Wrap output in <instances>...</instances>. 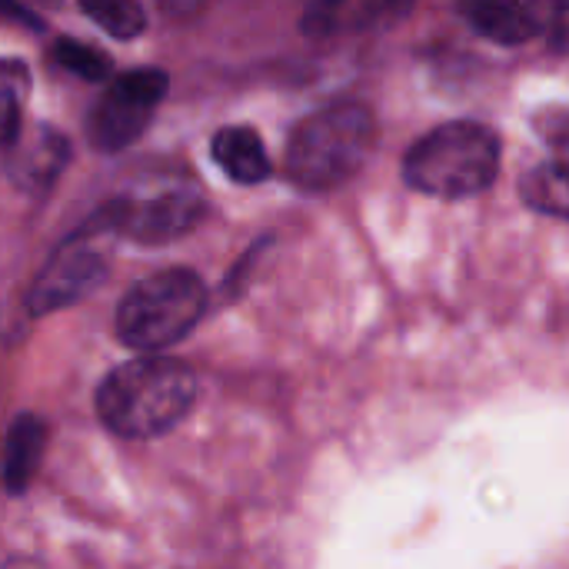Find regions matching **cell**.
Instances as JSON below:
<instances>
[{
  "mask_svg": "<svg viewBox=\"0 0 569 569\" xmlns=\"http://www.w3.org/2000/svg\"><path fill=\"white\" fill-rule=\"evenodd\" d=\"M197 400V377L173 357H133L110 370L97 387L103 427L127 440H153L173 430Z\"/></svg>",
  "mask_w": 569,
  "mask_h": 569,
  "instance_id": "6da1fadb",
  "label": "cell"
},
{
  "mask_svg": "<svg viewBox=\"0 0 569 569\" xmlns=\"http://www.w3.org/2000/svg\"><path fill=\"white\" fill-rule=\"evenodd\" d=\"M373 143L377 117L367 103H330L293 127L287 140V173L300 190H337L360 173Z\"/></svg>",
  "mask_w": 569,
  "mask_h": 569,
  "instance_id": "7a4b0ae2",
  "label": "cell"
},
{
  "mask_svg": "<svg viewBox=\"0 0 569 569\" xmlns=\"http://www.w3.org/2000/svg\"><path fill=\"white\" fill-rule=\"evenodd\" d=\"M500 170V137L477 120H450L420 137L403 157V180L430 197L483 193Z\"/></svg>",
  "mask_w": 569,
  "mask_h": 569,
  "instance_id": "3957f363",
  "label": "cell"
},
{
  "mask_svg": "<svg viewBox=\"0 0 569 569\" xmlns=\"http://www.w3.org/2000/svg\"><path fill=\"white\" fill-rule=\"evenodd\" d=\"M207 297V283L193 270H160L130 287L120 300L113 317L117 340L137 353H160L203 320Z\"/></svg>",
  "mask_w": 569,
  "mask_h": 569,
  "instance_id": "277c9868",
  "label": "cell"
},
{
  "mask_svg": "<svg viewBox=\"0 0 569 569\" xmlns=\"http://www.w3.org/2000/svg\"><path fill=\"white\" fill-rule=\"evenodd\" d=\"M203 217V197L193 190H167L147 200H110L100 207L87 227L77 233L93 237V233H120L137 243H170L190 233Z\"/></svg>",
  "mask_w": 569,
  "mask_h": 569,
  "instance_id": "5b68a950",
  "label": "cell"
},
{
  "mask_svg": "<svg viewBox=\"0 0 569 569\" xmlns=\"http://www.w3.org/2000/svg\"><path fill=\"white\" fill-rule=\"evenodd\" d=\"M167 93L163 70H130L110 80L103 97L93 103L87 120V137L97 150L113 153L130 147L153 120L160 100Z\"/></svg>",
  "mask_w": 569,
  "mask_h": 569,
  "instance_id": "8992f818",
  "label": "cell"
},
{
  "mask_svg": "<svg viewBox=\"0 0 569 569\" xmlns=\"http://www.w3.org/2000/svg\"><path fill=\"white\" fill-rule=\"evenodd\" d=\"M107 277V257L83 237L73 233L37 273L30 293H27V310L33 317H47L60 307H73L87 293H93Z\"/></svg>",
  "mask_w": 569,
  "mask_h": 569,
  "instance_id": "52a82bcc",
  "label": "cell"
},
{
  "mask_svg": "<svg viewBox=\"0 0 569 569\" xmlns=\"http://www.w3.org/2000/svg\"><path fill=\"white\" fill-rule=\"evenodd\" d=\"M413 3L417 0H317L303 13L300 30L317 40L390 30L413 13Z\"/></svg>",
  "mask_w": 569,
  "mask_h": 569,
  "instance_id": "ba28073f",
  "label": "cell"
},
{
  "mask_svg": "<svg viewBox=\"0 0 569 569\" xmlns=\"http://www.w3.org/2000/svg\"><path fill=\"white\" fill-rule=\"evenodd\" d=\"M7 147H10L7 170H10L13 183L30 193L47 190L70 160L67 137L57 133L50 123H33V127L20 123V130L13 133V140Z\"/></svg>",
  "mask_w": 569,
  "mask_h": 569,
  "instance_id": "9c48e42d",
  "label": "cell"
},
{
  "mask_svg": "<svg viewBox=\"0 0 569 569\" xmlns=\"http://www.w3.org/2000/svg\"><path fill=\"white\" fill-rule=\"evenodd\" d=\"M213 163L233 180V183H263L273 173V163L267 157V147L257 130L250 127H223L210 140Z\"/></svg>",
  "mask_w": 569,
  "mask_h": 569,
  "instance_id": "30bf717a",
  "label": "cell"
},
{
  "mask_svg": "<svg viewBox=\"0 0 569 569\" xmlns=\"http://www.w3.org/2000/svg\"><path fill=\"white\" fill-rule=\"evenodd\" d=\"M43 447H47V423L37 413H20L10 430H7V443H3V487L7 493H23L33 480V473L40 470L43 460Z\"/></svg>",
  "mask_w": 569,
  "mask_h": 569,
  "instance_id": "8fae6325",
  "label": "cell"
},
{
  "mask_svg": "<svg viewBox=\"0 0 569 569\" xmlns=\"http://www.w3.org/2000/svg\"><path fill=\"white\" fill-rule=\"evenodd\" d=\"M460 13L477 33L503 47H517L537 37L530 7L523 0H460Z\"/></svg>",
  "mask_w": 569,
  "mask_h": 569,
  "instance_id": "7c38bea8",
  "label": "cell"
},
{
  "mask_svg": "<svg viewBox=\"0 0 569 569\" xmlns=\"http://www.w3.org/2000/svg\"><path fill=\"white\" fill-rule=\"evenodd\" d=\"M523 200L557 220H567V163L557 157L553 163H540L523 177Z\"/></svg>",
  "mask_w": 569,
  "mask_h": 569,
  "instance_id": "4fadbf2b",
  "label": "cell"
},
{
  "mask_svg": "<svg viewBox=\"0 0 569 569\" xmlns=\"http://www.w3.org/2000/svg\"><path fill=\"white\" fill-rule=\"evenodd\" d=\"M80 10L110 37L133 40L147 30V10L140 0H77Z\"/></svg>",
  "mask_w": 569,
  "mask_h": 569,
  "instance_id": "5bb4252c",
  "label": "cell"
},
{
  "mask_svg": "<svg viewBox=\"0 0 569 569\" xmlns=\"http://www.w3.org/2000/svg\"><path fill=\"white\" fill-rule=\"evenodd\" d=\"M30 90V70L23 60H0V147L13 140L20 130L23 103Z\"/></svg>",
  "mask_w": 569,
  "mask_h": 569,
  "instance_id": "9a60e30c",
  "label": "cell"
},
{
  "mask_svg": "<svg viewBox=\"0 0 569 569\" xmlns=\"http://www.w3.org/2000/svg\"><path fill=\"white\" fill-rule=\"evenodd\" d=\"M53 60L63 70H70V73H77L83 80H103V77H110V60L100 50H93L90 43H80V40H70V37H63V40L53 43Z\"/></svg>",
  "mask_w": 569,
  "mask_h": 569,
  "instance_id": "2e32d148",
  "label": "cell"
},
{
  "mask_svg": "<svg viewBox=\"0 0 569 569\" xmlns=\"http://www.w3.org/2000/svg\"><path fill=\"white\" fill-rule=\"evenodd\" d=\"M527 7H530L537 33H543L553 43V50H563V40H567V0H527Z\"/></svg>",
  "mask_w": 569,
  "mask_h": 569,
  "instance_id": "e0dca14e",
  "label": "cell"
}]
</instances>
